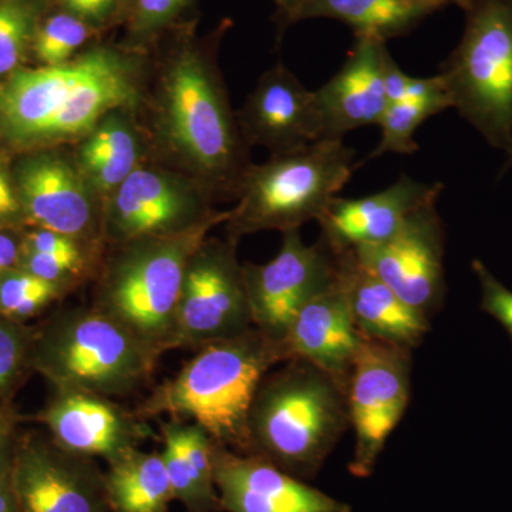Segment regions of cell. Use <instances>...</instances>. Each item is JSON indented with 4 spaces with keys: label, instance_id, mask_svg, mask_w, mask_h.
Segmentation results:
<instances>
[{
    "label": "cell",
    "instance_id": "obj_17",
    "mask_svg": "<svg viewBox=\"0 0 512 512\" xmlns=\"http://www.w3.org/2000/svg\"><path fill=\"white\" fill-rule=\"evenodd\" d=\"M214 480L225 512H350L348 504L313 488L255 454L214 443Z\"/></svg>",
    "mask_w": 512,
    "mask_h": 512
},
{
    "label": "cell",
    "instance_id": "obj_25",
    "mask_svg": "<svg viewBox=\"0 0 512 512\" xmlns=\"http://www.w3.org/2000/svg\"><path fill=\"white\" fill-rule=\"evenodd\" d=\"M104 476L111 512H170L175 501L161 451L134 448L111 461Z\"/></svg>",
    "mask_w": 512,
    "mask_h": 512
},
{
    "label": "cell",
    "instance_id": "obj_5",
    "mask_svg": "<svg viewBox=\"0 0 512 512\" xmlns=\"http://www.w3.org/2000/svg\"><path fill=\"white\" fill-rule=\"evenodd\" d=\"M228 211L174 235L106 247L93 305L133 330L160 355L174 350L175 316L191 256Z\"/></svg>",
    "mask_w": 512,
    "mask_h": 512
},
{
    "label": "cell",
    "instance_id": "obj_19",
    "mask_svg": "<svg viewBox=\"0 0 512 512\" xmlns=\"http://www.w3.org/2000/svg\"><path fill=\"white\" fill-rule=\"evenodd\" d=\"M237 120L248 147H264L272 154L322 140L313 90L281 63L262 74Z\"/></svg>",
    "mask_w": 512,
    "mask_h": 512
},
{
    "label": "cell",
    "instance_id": "obj_40",
    "mask_svg": "<svg viewBox=\"0 0 512 512\" xmlns=\"http://www.w3.org/2000/svg\"><path fill=\"white\" fill-rule=\"evenodd\" d=\"M505 158H507V161H505L504 167H503V173L508 170V168L512 167V147L511 150L508 151L507 154H505Z\"/></svg>",
    "mask_w": 512,
    "mask_h": 512
},
{
    "label": "cell",
    "instance_id": "obj_32",
    "mask_svg": "<svg viewBox=\"0 0 512 512\" xmlns=\"http://www.w3.org/2000/svg\"><path fill=\"white\" fill-rule=\"evenodd\" d=\"M473 272L481 289V311L493 316L512 339V292L480 259H474Z\"/></svg>",
    "mask_w": 512,
    "mask_h": 512
},
{
    "label": "cell",
    "instance_id": "obj_4",
    "mask_svg": "<svg viewBox=\"0 0 512 512\" xmlns=\"http://www.w3.org/2000/svg\"><path fill=\"white\" fill-rule=\"evenodd\" d=\"M262 380L249 413V454L315 477L350 427L348 394L319 367L289 360Z\"/></svg>",
    "mask_w": 512,
    "mask_h": 512
},
{
    "label": "cell",
    "instance_id": "obj_26",
    "mask_svg": "<svg viewBox=\"0 0 512 512\" xmlns=\"http://www.w3.org/2000/svg\"><path fill=\"white\" fill-rule=\"evenodd\" d=\"M50 0H0V83L23 69Z\"/></svg>",
    "mask_w": 512,
    "mask_h": 512
},
{
    "label": "cell",
    "instance_id": "obj_13",
    "mask_svg": "<svg viewBox=\"0 0 512 512\" xmlns=\"http://www.w3.org/2000/svg\"><path fill=\"white\" fill-rule=\"evenodd\" d=\"M338 255L322 238L306 245L299 229L282 232L278 254L268 264H244L252 323L281 342L299 309L333 281Z\"/></svg>",
    "mask_w": 512,
    "mask_h": 512
},
{
    "label": "cell",
    "instance_id": "obj_6",
    "mask_svg": "<svg viewBox=\"0 0 512 512\" xmlns=\"http://www.w3.org/2000/svg\"><path fill=\"white\" fill-rule=\"evenodd\" d=\"M160 353L96 306H74L33 330L30 367L59 390L128 396L146 386Z\"/></svg>",
    "mask_w": 512,
    "mask_h": 512
},
{
    "label": "cell",
    "instance_id": "obj_28",
    "mask_svg": "<svg viewBox=\"0 0 512 512\" xmlns=\"http://www.w3.org/2000/svg\"><path fill=\"white\" fill-rule=\"evenodd\" d=\"M451 109L448 97H436L426 100H400L390 103L384 111L379 126L382 128V138L375 150L369 154V160L380 158L384 154H413L419 150V144L414 141V134L421 124L441 111Z\"/></svg>",
    "mask_w": 512,
    "mask_h": 512
},
{
    "label": "cell",
    "instance_id": "obj_9",
    "mask_svg": "<svg viewBox=\"0 0 512 512\" xmlns=\"http://www.w3.org/2000/svg\"><path fill=\"white\" fill-rule=\"evenodd\" d=\"M238 239L207 238L188 262L175 316L174 349L198 350L252 328Z\"/></svg>",
    "mask_w": 512,
    "mask_h": 512
},
{
    "label": "cell",
    "instance_id": "obj_14",
    "mask_svg": "<svg viewBox=\"0 0 512 512\" xmlns=\"http://www.w3.org/2000/svg\"><path fill=\"white\" fill-rule=\"evenodd\" d=\"M359 264L407 305L430 316L446 296V232L436 204L413 212L387 241L353 249Z\"/></svg>",
    "mask_w": 512,
    "mask_h": 512
},
{
    "label": "cell",
    "instance_id": "obj_18",
    "mask_svg": "<svg viewBox=\"0 0 512 512\" xmlns=\"http://www.w3.org/2000/svg\"><path fill=\"white\" fill-rule=\"evenodd\" d=\"M389 56L384 40L355 36V45L339 72L313 90L322 140L343 138L360 127L379 126L389 107L384 83Z\"/></svg>",
    "mask_w": 512,
    "mask_h": 512
},
{
    "label": "cell",
    "instance_id": "obj_22",
    "mask_svg": "<svg viewBox=\"0 0 512 512\" xmlns=\"http://www.w3.org/2000/svg\"><path fill=\"white\" fill-rule=\"evenodd\" d=\"M338 255L357 332L367 339L413 350L430 332V318L407 305L357 261L355 252Z\"/></svg>",
    "mask_w": 512,
    "mask_h": 512
},
{
    "label": "cell",
    "instance_id": "obj_23",
    "mask_svg": "<svg viewBox=\"0 0 512 512\" xmlns=\"http://www.w3.org/2000/svg\"><path fill=\"white\" fill-rule=\"evenodd\" d=\"M131 111L120 109L106 114L74 148V163L103 204L143 164V137L131 119Z\"/></svg>",
    "mask_w": 512,
    "mask_h": 512
},
{
    "label": "cell",
    "instance_id": "obj_39",
    "mask_svg": "<svg viewBox=\"0 0 512 512\" xmlns=\"http://www.w3.org/2000/svg\"><path fill=\"white\" fill-rule=\"evenodd\" d=\"M131 3L133 0H120L121 10H123V18L126 20L128 15V10L131 8Z\"/></svg>",
    "mask_w": 512,
    "mask_h": 512
},
{
    "label": "cell",
    "instance_id": "obj_30",
    "mask_svg": "<svg viewBox=\"0 0 512 512\" xmlns=\"http://www.w3.org/2000/svg\"><path fill=\"white\" fill-rule=\"evenodd\" d=\"M192 0H133L127 22L128 49L138 50L173 26Z\"/></svg>",
    "mask_w": 512,
    "mask_h": 512
},
{
    "label": "cell",
    "instance_id": "obj_33",
    "mask_svg": "<svg viewBox=\"0 0 512 512\" xmlns=\"http://www.w3.org/2000/svg\"><path fill=\"white\" fill-rule=\"evenodd\" d=\"M53 6L72 13L97 30L124 20L120 0H50Z\"/></svg>",
    "mask_w": 512,
    "mask_h": 512
},
{
    "label": "cell",
    "instance_id": "obj_8",
    "mask_svg": "<svg viewBox=\"0 0 512 512\" xmlns=\"http://www.w3.org/2000/svg\"><path fill=\"white\" fill-rule=\"evenodd\" d=\"M460 43L441 64L451 109L491 147H512V0H471Z\"/></svg>",
    "mask_w": 512,
    "mask_h": 512
},
{
    "label": "cell",
    "instance_id": "obj_12",
    "mask_svg": "<svg viewBox=\"0 0 512 512\" xmlns=\"http://www.w3.org/2000/svg\"><path fill=\"white\" fill-rule=\"evenodd\" d=\"M10 171L26 227L104 245L103 201L72 156L55 148L25 151Z\"/></svg>",
    "mask_w": 512,
    "mask_h": 512
},
{
    "label": "cell",
    "instance_id": "obj_1",
    "mask_svg": "<svg viewBox=\"0 0 512 512\" xmlns=\"http://www.w3.org/2000/svg\"><path fill=\"white\" fill-rule=\"evenodd\" d=\"M137 50L96 45L57 66L23 69L0 83V137L23 151L77 143L106 114L141 97Z\"/></svg>",
    "mask_w": 512,
    "mask_h": 512
},
{
    "label": "cell",
    "instance_id": "obj_36",
    "mask_svg": "<svg viewBox=\"0 0 512 512\" xmlns=\"http://www.w3.org/2000/svg\"><path fill=\"white\" fill-rule=\"evenodd\" d=\"M0 512H19L10 481V468L0 474Z\"/></svg>",
    "mask_w": 512,
    "mask_h": 512
},
{
    "label": "cell",
    "instance_id": "obj_29",
    "mask_svg": "<svg viewBox=\"0 0 512 512\" xmlns=\"http://www.w3.org/2000/svg\"><path fill=\"white\" fill-rule=\"evenodd\" d=\"M70 293L62 285L30 274L22 268L13 269L0 278V316L22 322L46 309Z\"/></svg>",
    "mask_w": 512,
    "mask_h": 512
},
{
    "label": "cell",
    "instance_id": "obj_3",
    "mask_svg": "<svg viewBox=\"0 0 512 512\" xmlns=\"http://www.w3.org/2000/svg\"><path fill=\"white\" fill-rule=\"evenodd\" d=\"M285 362L284 345L252 326L202 346L173 379L158 384L136 413L144 420L191 421L215 444L249 454L248 421L256 392L272 367Z\"/></svg>",
    "mask_w": 512,
    "mask_h": 512
},
{
    "label": "cell",
    "instance_id": "obj_24",
    "mask_svg": "<svg viewBox=\"0 0 512 512\" xmlns=\"http://www.w3.org/2000/svg\"><path fill=\"white\" fill-rule=\"evenodd\" d=\"M431 13L412 0H301L284 20L281 29L311 19L345 23L355 36H372L387 42L407 35Z\"/></svg>",
    "mask_w": 512,
    "mask_h": 512
},
{
    "label": "cell",
    "instance_id": "obj_21",
    "mask_svg": "<svg viewBox=\"0 0 512 512\" xmlns=\"http://www.w3.org/2000/svg\"><path fill=\"white\" fill-rule=\"evenodd\" d=\"M360 340L338 266L333 281L296 313L282 345L288 362L311 363L346 389Z\"/></svg>",
    "mask_w": 512,
    "mask_h": 512
},
{
    "label": "cell",
    "instance_id": "obj_2",
    "mask_svg": "<svg viewBox=\"0 0 512 512\" xmlns=\"http://www.w3.org/2000/svg\"><path fill=\"white\" fill-rule=\"evenodd\" d=\"M211 42L183 39L164 60L156 94L158 147L212 197L238 198L251 163Z\"/></svg>",
    "mask_w": 512,
    "mask_h": 512
},
{
    "label": "cell",
    "instance_id": "obj_15",
    "mask_svg": "<svg viewBox=\"0 0 512 512\" xmlns=\"http://www.w3.org/2000/svg\"><path fill=\"white\" fill-rule=\"evenodd\" d=\"M10 481L19 512H111L94 458L64 450L52 437L16 441Z\"/></svg>",
    "mask_w": 512,
    "mask_h": 512
},
{
    "label": "cell",
    "instance_id": "obj_37",
    "mask_svg": "<svg viewBox=\"0 0 512 512\" xmlns=\"http://www.w3.org/2000/svg\"><path fill=\"white\" fill-rule=\"evenodd\" d=\"M420 8L426 9L427 12L433 13L436 10L447 8V6H458V8L466 10L471 0H412Z\"/></svg>",
    "mask_w": 512,
    "mask_h": 512
},
{
    "label": "cell",
    "instance_id": "obj_16",
    "mask_svg": "<svg viewBox=\"0 0 512 512\" xmlns=\"http://www.w3.org/2000/svg\"><path fill=\"white\" fill-rule=\"evenodd\" d=\"M57 446L86 457L117 460L154 437L147 420L113 402L111 397L56 389L36 417Z\"/></svg>",
    "mask_w": 512,
    "mask_h": 512
},
{
    "label": "cell",
    "instance_id": "obj_31",
    "mask_svg": "<svg viewBox=\"0 0 512 512\" xmlns=\"http://www.w3.org/2000/svg\"><path fill=\"white\" fill-rule=\"evenodd\" d=\"M33 330L0 316V406L30 367Z\"/></svg>",
    "mask_w": 512,
    "mask_h": 512
},
{
    "label": "cell",
    "instance_id": "obj_27",
    "mask_svg": "<svg viewBox=\"0 0 512 512\" xmlns=\"http://www.w3.org/2000/svg\"><path fill=\"white\" fill-rule=\"evenodd\" d=\"M99 33L83 19L50 5L33 37L32 55L42 66H57L83 52Z\"/></svg>",
    "mask_w": 512,
    "mask_h": 512
},
{
    "label": "cell",
    "instance_id": "obj_11",
    "mask_svg": "<svg viewBox=\"0 0 512 512\" xmlns=\"http://www.w3.org/2000/svg\"><path fill=\"white\" fill-rule=\"evenodd\" d=\"M412 350L362 336L350 372L348 412L356 444L349 471L372 476L390 434L399 426L412 394Z\"/></svg>",
    "mask_w": 512,
    "mask_h": 512
},
{
    "label": "cell",
    "instance_id": "obj_35",
    "mask_svg": "<svg viewBox=\"0 0 512 512\" xmlns=\"http://www.w3.org/2000/svg\"><path fill=\"white\" fill-rule=\"evenodd\" d=\"M20 242L22 237L13 229L0 228V278L19 268Z\"/></svg>",
    "mask_w": 512,
    "mask_h": 512
},
{
    "label": "cell",
    "instance_id": "obj_38",
    "mask_svg": "<svg viewBox=\"0 0 512 512\" xmlns=\"http://www.w3.org/2000/svg\"><path fill=\"white\" fill-rule=\"evenodd\" d=\"M276 3V8H278V13H276V22H281L284 20L289 13L292 12L293 9L298 6V3L301 0H274Z\"/></svg>",
    "mask_w": 512,
    "mask_h": 512
},
{
    "label": "cell",
    "instance_id": "obj_10",
    "mask_svg": "<svg viewBox=\"0 0 512 512\" xmlns=\"http://www.w3.org/2000/svg\"><path fill=\"white\" fill-rule=\"evenodd\" d=\"M212 198L190 175L138 165L104 201V245L190 231L220 214Z\"/></svg>",
    "mask_w": 512,
    "mask_h": 512
},
{
    "label": "cell",
    "instance_id": "obj_20",
    "mask_svg": "<svg viewBox=\"0 0 512 512\" xmlns=\"http://www.w3.org/2000/svg\"><path fill=\"white\" fill-rule=\"evenodd\" d=\"M443 188L441 183H423L403 174L386 190L367 197H335L318 220L320 238L333 254L380 244L392 238L413 212L437 204Z\"/></svg>",
    "mask_w": 512,
    "mask_h": 512
},
{
    "label": "cell",
    "instance_id": "obj_7",
    "mask_svg": "<svg viewBox=\"0 0 512 512\" xmlns=\"http://www.w3.org/2000/svg\"><path fill=\"white\" fill-rule=\"evenodd\" d=\"M355 150L343 138H323L251 164L238 204L224 222L228 237L291 231L318 221L355 171Z\"/></svg>",
    "mask_w": 512,
    "mask_h": 512
},
{
    "label": "cell",
    "instance_id": "obj_34",
    "mask_svg": "<svg viewBox=\"0 0 512 512\" xmlns=\"http://www.w3.org/2000/svg\"><path fill=\"white\" fill-rule=\"evenodd\" d=\"M26 227L25 215L13 183L12 171L0 161V228L16 229Z\"/></svg>",
    "mask_w": 512,
    "mask_h": 512
}]
</instances>
